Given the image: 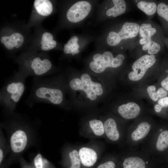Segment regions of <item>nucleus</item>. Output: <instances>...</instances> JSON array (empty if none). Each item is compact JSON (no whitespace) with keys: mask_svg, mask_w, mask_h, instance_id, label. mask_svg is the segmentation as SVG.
Returning <instances> with one entry per match:
<instances>
[{"mask_svg":"<svg viewBox=\"0 0 168 168\" xmlns=\"http://www.w3.org/2000/svg\"><path fill=\"white\" fill-rule=\"evenodd\" d=\"M7 118L1 126L6 130L10 156L19 157L32 144L35 135L32 124L23 115L14 113Z\"/></svg>","mask_w":168,"mask_h":168,"instance_id":"nucleus-1","label":"nucleus"},{"mask_svg":"<svg viewBox=\"0 0 168 168\" xmlns=\"http://www.w3.org/2000/svg\"><path fill=\"white\" fill-rule=\"evenodd\" d=\"M57 81L52 77H34L30 93L25 103L30 106L38 102L61 104L63 94Z\"/></svg>","mask_w":168,"mask_h":168,"instance_id":"nucleus-2","label":"nucleus"},{"mask_svg":"<svg viewBox=\"0 0 168 168\" xmlns=\"http://www.w3.org/2000/svg\"><path fill=\"white\" fill-rule=\"evenodd\" d=\"M26 78L19 72L10 77L5 82L0 91V104L5 114L14 113V110L23 94Z\"/></svg>","mask_w":168,"mask_h":168,"instance_id":"nucleus-3","label":"nucleus"},{"mask_svg":"<svg viewBox=\"0 0 168 168\" xmlns=\"http://www.w3.org/2000/svg\"><path fill=\"white\" fill-rule=\"evenodd\" d=\"M140 27L138 23L126 21L117 30L110 31L107 37V44L111 46H117L123 43L128 49L136 46Z\"/></svg>","mask_w":168,"mask_h":168,"instance_id":"nucleus-4","label":"nucleus"},{"mask_svg":"<svg viewBox=\"0 0 168 168\" xmlns=\"http://www.w3.org/2000/svg\"><path fill=\"white\" fill-rule=\"evenodd\" d=\"M93 61L90 63L91 69L96 73L103 72L107 68H116L120 66L125 59L122 54H118L114 57L110 51L105 52L102 54H97L93 57Z\"/></svg>","mask_w":168,"mask_h":168,"instance_id":"nucleus-5","label":"nucleus"},{"mask_svg":"<svg viewBox=\"0 0 168 168\" xmlns=\"http://www.w3.org/2000/svg\"><path fill=\"white\" fill-rule=\"evenodd\" d=\"M139 24L138 45L141 46L151 40L164 44V32L159 26L149 21Z\"/></svg>","mask_w":168,"mask_h":168,"instance_id":"nucleus-6","label":"nucleus"},{"mask_svg":"<svg viewBox=\"0 0 168 168\" xmlns=\"http://www.w3.org/2000/svg\"><path fill=\"white\" fill-rule=\"evenodd\" d=\"M81 79L75 78L71 80L69 84L70 88L74 90L83 91L87 97L92 100L96 99V95L100 96L102 94L103 90L101 84L93 82L88 74H83Z\"/></svg>","mask_w":168,"mask_h":168,"instance_id":"nucleus-7","label":"nucleus"},{"mask_svg":"<svg viewBox=\"0 0 168 168\" xmlns=\"http://www.w3.org/2000/svg\"><path fill=\"white\" fill-rule=\"evenodd\" d=\"M30 61V65L25 69L30 67L21 72H19L26 78L29 76L37 78L43 77L50 73L52 64L48 59H41L39 57H36Z\"/></svg>","mask_w":168,"mask_h":168,"instance_id":"nucleus-8","label":"nucleus"},{"mask_svg":"<svg viewBox=\"0 0 168 168\" xmlns=\"http://www.w3.org/2000/svg\"><path fill=\"white\" fill-rule=\"evenodd\" d=\"M157 59L155 55L145 54L140 57L133 64V71L128 74L131 81H138L142 79L147 70L156 63Z\"/></svg>","mask_w":168,"mask_h":168,"instance_id":"nucleus-9","label":"nucleus"},{"mask_svg":"<svg viewBox=\"0 0 168 168\" xmlns=\"http://www.w3.org/2000/svg\"><path fill=\"white\" fill-rule=\"evenodd\" d=\"M91 7L90 3L86 1L77 2L73 5L68 11L67 19L73 23L81 21L88 15Z\"/></svg>","mask_w":168,"mask_h":168,"instance_id":"nucleus-10","label":"nucleus"},{"mask_svg":"<svg viewBox=\"0 0 168 168\" xmlns=\"http://www.w3.org/2000/svg\"><path fill=\"white\" fill-rule=\"evenodd\" d=\"M78 153L81 164L84 166L91 167L96 162L97 154L93 149L89 147H83L79 149Z\"/></svg>","mask_w":168,"mask_h":168,"instance_id":"nucleus-11","label":"nucleus"},{"mask_svg":"<svg viewBox=\"0 0 168 168\" xmlns=\"http://www.w3.org/2000/svg\"><path fill=\"white\" fill-rule=\"evenodd\" d=\"M119 114L123 118L131 119L136 118L139 115L140 109L136 103L130 102L119 106L118 109Z\"/></svg>","mask_w":168,"mask_h":168,"instance_id":"nucleus-12","label":"nucleus"},{"mask_svg":"<svg viewBox=\"0 0 168 168\" xmlns=\"http://www.w3.org/2000/svg\"><path fill=\"white\" fill-rule=\"evenodd\" d=\"M156 12L161 22L164 32L168 35V2H159L157 5Z\"/></svg>","mask_w":168,"mask_h":168,"instance_id":"nucleus-13","label":"nucleus"},{"mask_svg":"<svg viewBox=\"0 0 168 168\" xmlns=\"http://www.w3.org/2000/svg\"><path fill=\"white\" fill-rule=\"evenodd\" d=\"M105 133L110 140L116 141L119 137V134L115 120L112 118L107 119L104 124Z\"/></svg>","mask_w":168,"mask_h":168,"instance_id":"nucleus-14","label":"nucleus"},{"mask_svg":"<svg viewBox=\"0 0 168 168\" xmlns=\"http://www.w3.org/2000/svg\"><path fill=\"white\" fill-rule=\"evenodd\" d=\"M114 5L108 9L106 15L108 16L115 17L124 13L127 9V4L124 0H113Z\"/></svg>","mask_w":168,"mask_h":168,"instance_id":"nucleus-15","label":"nucleus"},{"mask_svg":"<svg viewBox=\"0 0 168 168\" xmlns=\"http://www.w3.org/2000/svg\"><path fill=\"white\" fill-rule=\"evenodd\" d=\"M157 4L154 2L139 1L137 3L138 8L147 16H152L156 12Z\"/></svg>","mask_w":168,"mask_h":168,"instance_id":"nucleus-16","label":"nucleus"},{"mask_svg":"<svg viewBox=\"0 0 168 168\" xmlns=\"http://www.w3.org/2000/svg\"><path fill=\"white\" fill-rule=\"evenodd\" d=\"M34 6L37 12L44 16L49 15L53 11L52 5L49 0H35Z\"/></svg>","mask_w":168,"mask_h":168,"instance_id":"nucleus-17","label":"nucleus"},{"mask_svg":"<svg viewBox=\"0 0 168 168\" xmlns=\"http://www.w3.org/2000/svg\"><path fill=\"white\" fill-rule=\"evenodd\" d=\"M151 125L148 123L146 122L142 123L132 133L131 137L132 139L137 141L143 138L148 134Z\"/></svg>","mask_w":168,"mask_h":168,"instance_id":"nucleus-18","label":"nucleus"},{"mask_svg":"<svg viewBox=\"0 0 168 168\" xmlns=\"http://www.w3.org/2000/svg\"><path fill=\"white\" fill-rule=\"evenodd\" d=\"M164 45V44L151 40L141 46L140 48L142 50L147 52V54L155 55L163 49Z\"/></svg>","mask_w":168,"mask_h":168,"instance_id":"nucleus-19","label":"nucleus"},{"mask_svg":"<svg viewBox=\"0 0 168 168\" xmlns=\"http://www.w3.org/2000/svg\"><path fill=\"white\" fill-rule=\"evenodd\" d=\"M145 164L141 158L132 156L125 159L123 165L124 168H146Z\"/></svg>","mask_w":168,"mask_h":168,"instance_id":"nucleus-20","label":"nucleus"},{"mask_svg":"<svg viewBox=\"0 0 168 168\" xmlns=\"http://www.w3.org/2000/svg\"><path fill=\"white\" fill-rule=\"evenodd\" d=\"M78 38L76 36L71 37L68 42L65 44L63 51L66 54H72V55L78 54L79 45L77 43Z\"/></svg>","mask_w":168,"mask_h":168,"instance_id":"nucleus-21","label":"nucleus"},{"mask_svg":"<svg viewBox=\"0 0 168 168\" xmlns=\"http://www.w3.org/2000/svg\"><path fill=\"white\" fill-rule=\"evenodd\" d=\"M68 152L65 154L67 155L71 163V166L69 168H80L81 162L78 151L76 149H73Z\"/></svg>","mask_w":168,"mask_h":168,"instance_id":"nucleus-22","label":"nucleus"},{"mask_svg":"<svg viewBox=\"0 0 168 168\" xmlns=\"http://www.w3.org/2000/svg\"><path fill=\"white\" fill-rule=\"evenodd\" d=\"M0 129V164L2 165L7 155L10 152V149L2 131Z\"/></svg>","mask_w":168,"mask_h":168,"instance_id":"nucleus-23","label":"nucleus"},{"mask_svg":"<svg viewBox=\"0 0 168 168\" xmlns=\"http://www.w3.org/2000/svg\"><path fill=\"white\" fill-rule=\"evenodd\" d=\"M90 128L94 134L97 136H101L105 133L104 124L99 120L94 119L89 121Z\"/></svg>","mask_w":168,"mask_h":168,"instance_id":"nucleus-24","label":"nucleus"},{"mask_svg":"<svg viewBox=\"0 0 168 168\" xmlns=\"http://www.w3.org/2000/svg\"><path fill=\"white\" fill-rule=\"evenodd\" d=\"M168 147V131L162 132L159 135L156 143V148L159 151H163Z\"/></svg>","mask_w":168,"mask_h":168,"instance_id":"nucleus-25","label":"nucleus"},{"mask_svg":"<svg viewBox=\"0 0 168 168\" xmlns=\"http://www.w3.org/2000/svg\"><path fill=\"white\" fill-rule=\"evenodd\" d=\"M156 88L154 86H150L147 88V91L151 98L154 101H156L159 98L156 92Z\"/></svg>","mask_w":168,"mask_h":168,"instance_id":"nucleus-26","label":"nucleus"},{"mask_svg":"<svg viewBox=\"0 0 168 168\" xmlns=\"http://www.w3.org/2000/svg\"><path fill=\"white\" fill-rule=\"evenodd\" d=\"M53 36L49 32L44 33L42 36L41 44L42 45L45 44L46 41H49L53 40Z\"/></svg>","mask_w":168,"mask_h":168,"instance_id":"nucleus-27","label":"nucleus"},{"mask_svg":"<svg viewBox=\"0 0 168 168\" xmlns=\"http://www.w3.org/2000/svg\"><path fill=\"white\" fill-rule=\"evenodd\" d=\"M115 163L113 161H109L100 164L97 168H115Z\"/></svg>","mask_w":168,"mask_h":168,"instance_id":"nucleus-28","label":"nucleus"},{"mask_svg":"<svg viewBox=\"0 0 168 168\" xmlns=\"http://www.w3.org/2000/svg\"><path fill=\"white\" fill-rule=\"evenodd\" d=\"M158 104L162 107H166L168 106V96L165 97L160 99L158 101Z\"/></svg>","mask_w":168,"mask_h":168,"instance_id":"nucleus-29","label":"nucleus"},{"mask_svg":"<svg viewBox=\"0 0 168 168\" xmlns=\"http://www.w3.org/2000/svg\"><path fill=\"white\" fill-rule=\"evenodd\" d=\"M157 93L159 98H162L167 95V91L162 88H159L157 90Z\"/></svg>","mask_w":168,"mask_h":168,"instance_id":"nucleus-30","label":"nucleus"},{"mask_svg":"<svg viewBox=\"0 0 168 168\" xmlns=\"http://www.w3.org/2000/svg\"><path fill=\"white\" fill-rule=\"evenodd\" d=\"M20 161L21 165V168H35L34 166L27 164L23 158H21Z\"/></svg>","mask_w":168,"mask_h":168,"instance_id":"nucleus-31","label":"nucleus"},{"mask_svg":"<svg viewBox=\"0 0 168 168\" xmlns=\"http://www.w3.org/2000/svg\"><path fill=\"white\" fill-rule=\"evenodd\" d=\"M161 84L164 88L168 91V75L167 77L162 81Z\"/></svg>","mask_w":168,"mask_h":168,"instance_id":"nucleus-32","label":"nucleus"},{"mask_svg":"<svg viewBox=\"0 0 168 168\" xmlns=\"http://www.w3.org/2000/svg\"><path fill=\"white\" fill-rule=\"evenodd\" d=\"M4 44L5 47L8 49L12 50L14 49V46L11 40L7 42H5Z\"/></svg>","mask_w":168,"mask_h":168,"instance_id":"nucleus-33","label":"nucleus"},{"mask_svg":"<svg viewBox=\"0 0 168 168\" xmlns=\"http://www.w3.org/2000/svg\"><path fill=\"white\" fill-rule=\"evenodd\" d=\"M162 107V106L158 104H156L155 105L154 109L156 112L159 113L161 111Z\"/></svg>","mask_w":168,"mask_h":168,"instance_id":"nucleus-34","label":"nucleus"},{"mask_svg":"<svg viewBox=\"0 0 168 168\" xmlns=\"http://www.w3.org/2000/svg\"><path fill=\"white\" fill-rule=\"evenodd\" d=\"M10 40L9 36H4L2 37L0 39V41L2 44L5 42H7Z\"/></svg>","mask_w":168,"mask_h":168,"instance_id":"nucleus-35","label":"nucleus"},{"mask_svg":"<svg viewBox=\"0 0 168 168\" xmlns=\"http://www.w3.org/2000/svg\"><path fill=\"white\" fill-rule=\"evenodd\" d=\"M164 44H165L168 48V38H165L164 40Z\"/></svg>","mask_w":168,"mask_h":168,"instance_id":"nucleus-36","label":"nucleus"}]
</instances>
